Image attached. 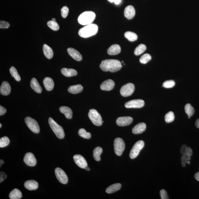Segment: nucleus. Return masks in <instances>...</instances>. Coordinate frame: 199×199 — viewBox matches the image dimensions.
I'll list each match as a JSON object with an SVG mask.
<instances>
[{
    "instance_id": "a211bd4d",
    "label": "nucleus",
    "mask_w": 199,
    "mask_h": 199,
    "mask_svg": "<svg viewBox=\"0 0 199 199\" xmlns=\"http://www.w3.org/2000/svg\"><path fill=\"white\" fill-rule=\"evenodd\" d=\"M11 87L8 82L4 81L1 84L0 87V93L4 95H9L11 92Z\"/></svg>"
},
{
    "instance_id": "b1692460",
    "label": "nucleus",
    "mask_w": 199,
    "mask_h": 199,
    "mask_svg": "<svg viewBox=\"0 0 199 199\" xmlns=\"http://www.w3.org/2000/svg\"><path fill=\"white\" fill-rule=\"evenodd\" d=\"M60 112L64 114L65 117L68 119H71L72 118L73 112L70 108L66 106H62L60 108Z\"/></svg>"
},
{
    "instance_id": "f03ea898",
    "label": "nucleus",
    "mask_w": 199,
    "mask_h": 199,
    "mask_svg": "<svg viewBox=\"0 0 199 199\" xmlns=\"http://www.w3.org/2000/svg\"><path fill=\"white\" fill-rule=\"evenodd\" d=\"M98 27L94 24L86 25L80 29L78 32L80 36L83 38H88L94 36L98 33Z\"/></svg>"
},
{
    "instance_id": "f3484780",
    "label": "nucleus",
    "mask_w": 199,
    "mask_h": 199,
    "mask_svg": "<svg viewBox=\"0 0 199 199\" xmlns=\"http://www.w3.org/2000/svg\"><path fill=\"white\" fill-rule=\"evenodd\" d=\"M69 55L75 60L78 61H80L82 60V57L79 52L75 49L70 48L67 49Z\"/></svg>"
},
{
    "instance_id": "1a4fd4ad",
    "label": "nucleus",
    "mask_w": 199,
    "mask_h": 199,
    "mask_svg": "<svg viewBox=\"0 0 199 199\" xmlns=\"http://www.w3.org/2000/svg\"><path fill=\"white\" fill-rule=\"evenodd\" d=\"M135 90V86L133 83H128L122 86L120 90L121 95L124 97L130 96Z\"/></svg>"
},
{
    "instance_id": "72a5a7b5",
    "label": "nucleus",
    "mask_w": 199,
    "mask_h": 199,
    "mask_svg": "<svg viewBox=\"0 0 199 199\" xmlns=\"http://www.w3.org/2000/svg\"><path fill=\"white\" fill-rule=\"evenodd\" d=\"M9 71H10V72L12 77H13L16 80L19 82L21 80V78L17 69L14 67L12 66Z\"/></svg>"
},
{
    "instance_id": "412c9836",
    "label": "nucleus",
    "mask_w": 199,
    "mask_h": 199,
    "mask_svg": "<svg viewBox=\"0 0 199 199\" xmlns=\"http://www.w3.org/2000/svg\"><path fill=\"white\" fill-rule=\"evenodd\" d=\"M43 84L46 90L50 91L53 89L54 86V83L52 78L50 77H46L43 80Z\"/></svg>"
},
{
    "instance_id": "aec40b11",
    "label": "nucleus",
    "mask_w": 199,
    "mask_h": 199,
    "mask_svg": "<svg viewBox=\"0 0 199 199\" xmlns=\"http://www.w3.org/2000/svg\"><path fill=\"white\" fill-rule=\"evenodd\" d=\"M24 186L25 188L28 190H34L38 189L39 184L37 181L34 180H29L25 181Z\"/></svg>"
},
{
    "instance_id": "c85d7f7f",
    "label": "nucleus",
    "mask_w": 199,
    "mask_h": 199,
    "mask_svg": "<svg viewBox=\"0 0 199 199\" xmlns=\"http://www.w3.org/2000/svg\"><path fill=\"white\" fill-rule=\"evenodd\" d=\"M121 185L120 183H116L112 185L106 189V192L108 194H111L117 192L120 189Z\"/></svg>"
},
{
    "instance_id": "ea45409f",
    "label": "nucleus",
    "mask_w": 199,
    "mask_h": 199,
    "mask_svg": "<svg viewBox=\"0 0 199 199\" xmlns=\"http://www.w3.org/2000/svg\"><path fill=\"white\" fill-rule=\"evenodd\" d=\"M175 85V82L173 80H168L165 81L163 83V87L165 88H172Z\"/></svg>"
},
{
    "instance_id": "37998d69",
    "label": "nucleus",
    "mask_w": 199,
    "mask_h": 199,
    "mask_svg": "<svg viewBox=\"0 0 199 199\" xmlns=\"http://www.w3.org/2000/svg\"><path fill=\"white\" fill-rule=\"evenodd\" d=\"M10 27V24L8 22L1 20L0 22V28H7Z\"/></svg>"
},
{
    "instance_id": "5701e85b",
    "label": "nucleus",
    "mask_w": 199,
    "mask_h": 199,
    "mask_svg": "<svg viewBox=\"0 0 199 199\" xmlns=\"http://www.w3.org/2000/svg\"><path fill=\"white\" fill-rule=\"evenodd\" d=\"M121 49L120 46L118 44H114L110 47L107 50L108 54L114 55L118 54L121 52Z\"/></svg>"
},
{
    "instance_id": "79ce46f5",
    "label": "nucleus",
    "mask_w": 199,
    "mask_h": 199,
    "mask_svg": "<svg viewBox=\"0 0 199 199\" xmlns=\"http://www.w3.org/2000/svg\"><path fill=\"white\" fill-rule=\"evenodd\" d=\"M160 196L161 197V199H169L168 198V195L166 191L165 190V189H162V190H161L160 191Z\"/></svg>"
},
{
    "instance_id": "a19ab883",
    "label": "nucleus",
    "mask_w": 199,
    "mask_h": 199,
    "mask_svg": "<svg viewBox=\"0 0 199 199\" xmlns=\"http://www.w3.org/2000/svg\"><path fill=\"white\" fill-rule=\"evenodd\" d=\"M69 9L66 6H63L61 9V13L62 17L63 18H66L67 16L69 13Z\"/></svg>"
},
{
    "instance_id": "c03bdc74",
    "label": "nucleus",
    "mask_w": 199,
    "mask_h": 199,
    "mask_svg": "<svg viewBox=\"0 0 199 199\" xmlns=\"http://www.w3.org/2000/svg\"><path fill=\"white\" fill-rule=\"evenodd\" d=\"M181 161L182 166L183 167H185L186 164L187 163L188 160L184 156L182 155V157H181Z\"/></svg>"
},
{
    "instance_id": "5fc2aeb1",
    "label": "nucleus",
    "mask_w": 199,
    "mask_h": 199,
    "mask_svg": "<svg viewBox=\"0 0 199 199\" xmlns=\"http://www.w3.org/2000/svg\"><path fill=\"white\" fill-rule=\"evenodd\" d=\"M4 161H3L2 160H1V165L3 164H4Z\"/></svg>"
},
{
    "instance_id": "393cba45",
    "label": "nucleus",
    "mask_w": 199,
    "mask_h": 199,
    "mask_svg": "<svg viewBox=\"0 0 199 199\" xmlns=\"http://www.w3.org/2000/svg\"><path fill=\"white\" fill-rule=\"evenodd\" d=\"M43 51L44 55L47 58L51 59L53 57L54 55L53 50L47 44H44L43 45Z\"/></svg>"
},
{
    "instance_id": "4c0bfd02",
    "label": "nucleus",
    "mask_w": 199,
    "mask_h": 199,
    "mask_svg": "<svg viewBox=\"0 0 199 199\" xmlns=\"http://www.w3.org/2000/svg\"><path fill=\"white\" fill-rule=\"evenodd\" d=\"M48 26L51 29L54 30V31H57L60 28L59 25L55 21L51 20L48 22L47 23Z\"/></svg>"
},
{
    "instance_id": "09e8293b",
    "label": "nucleus",
    "mask_w": 199,
    "mask_h": 199,
    "mask_svg": "<svg viewBox=\"0 0 199 199\" xmlns=\"http://www.w3.org/2000/svg\"><path fill=\"white\" fill-rule=\"evenodd\" d=\"M187 146L186 145H183L182 147H181L180 150V153L182 155L186 153V149H187Z\"/></svg>"
},
{
    "instance_id": "20e7f679",
    "label": "nucleus",
    "mask_w": 199,
    "mask_h": 199,
    "mask_svg": "<svg viewBox=\"0 0 199 199\" xmlns=\"http://www.w3.org/2000/svg\"><path fill=\"white\" fill-rule=\"evenodd\" d=\"M49 125L54 133L58 138L63 139L65 137V133L63 127L59 125L52 118L48 119Z\"/></svg>"
},
{
    "instance_id": "3c124183",
    "label": "nucleus",
    "mask_w": 199,
    "mask_h": 199,
    "mask_svg": "<svg viewBox=\"0 0 199 199\" xmlns=\"http://www.w3.org/2000/svg\"><path fill=\"white\" fill-rule=\"evenodd\" d=\"M195 125L197 128H199V119H197L196 121Z\"/></svg>"
},
{
    "instance_id": "2eb2a0df",
    "label": "nucleus",
    "mask_w": 199,
    "mask_h": 199,
    "mask_svg": "<svg viewBox=\"0 0 199 199\" xmlns=\"http://www.w3.org/2000/svg\"><path fill=\"white\" fill-rule=\"evenodd\" d=\"M115 83L111 79H108L104 81L100 85V89L103 90L110 91L114 88Z\"/></svg>"
},
{
    "instance_id": "2f4dec72",
    "label": "nucleus",
    "mask_w": 199,
    "mask_h": 199,
    "mask_svg": "<svg viewBox=\"0 0 199 199\" xmlns=\"http://www.w3.org/2000/svg\"><path fill=\"white\" fill-rule=\"evenodd\" d=\"M185 111L188 116L189 119H190V117L193 115L195 112L194 108L189 104H187L185 106Z\"/></svg>"
},
{
    "instance_id": "9d476101",
    "label": "nucleus",
    "mask_w": 199,
    "mask_h": 199,
    "mask_svg": "<svg viewBox=\"0 0 199 199\" xmlns=\"http://www.w3.org/2000/svg\"><path fill=\"white\" fill-rule=\"evenodd\" d=\"M55 174L57 179L63 184L67 183L68 179L67 176L64 171L60 168H57L55 169Z\"/></svg>"
},
{
    "instance_id": "6ab92c4d",
    "label": "nucleus",
    "mask_w": 199,
    "mask_h": 199,
    "mask_svg": "<svg viewBox=\"0 0 199 199\" xmlns=\"http://www.w3.org/2000/svg\"><path fill=\"white\" fill-rule=\"evenodd\" d=\"M146 129V124L142 122L135 125L132 130V132L135 134H141L145 131Z\"/></svg>"
},
{
    "instance_id": "cd10ccee",
    "label": "nucleus",
    "mask_w": 199,
    "mask_h": 199,
    "mask_svg": "<svg viewBox=\"0 0 199 199\" xmlns=\"http://www.w3.org/2000/svg\"><path fill=\"white\" fill-rule=\"evenodd\" d=\"M9 197L10 199H19L22 198V194L19 189H15L10 192Z\"/></svg>"
},
{
    "instance_id": "de8ad7c7",
    "label": "nucleus",
    "mask_w": 199,
    "mask_h": 199,
    "mask_svg": "<svg viewBox=\"0 0 199 199\" xmlns=\"http://www.w3.org/2000/svg\"><path fill=\"white\" fill-rule=\"evenodd\" d=\"M7 178V176L5 174V173L1 171V183L4 180Z\"/></svg>"
},
{
    "instance_id": "0eeeda50",
    "label": "nucleus",
    "mask_w": 199,
    "mask_h": 199,
    "mask_svg": "<svg viewBox=\"0 0 199 199\" xmlns=\"http://www.w3.org/2000/svg\"><path fill=\"white\" fill-rule=\"evenodd\" d=\"M25 124L29 129L33 133H40V128L39 124L36 120L29 117L25 119Z\"/></svg>"
},
{
    "instance_id": "bf43d9fd",
    "label": "nucleus",
    "mask_w": 199,
    "mask_h": 199,
    "mask_svg": "<svg viewBox=\"0 0 199 199\" xmlns=\"http://www.w3.org/2000/svg\"><path fill=\"white\" fill-rule=\"evenodd\" d=\"M1 126H2V125H1V123L0 124V128H1Z\"/></svg>"
},
{
    "instance_id": "f704fd0d",
    "label": "nucleus",
    "mask_w": 199,
    "mask_h": 199,
    "mask_svg": "<svg viewBox=\"0 0 199 199\" xmlns=\"http://www.w3.org/2000/svg\"><path fill=\"white\" fill-rule=\"evenodd\" d=\"M78 134L80 136L85 139H89L91 137V133L86 131L83 128H81L79 130Z\"/></svg>"
},
{
    "instance_id": "7ed1b4c3",
    "label": "nucleus",
    "mask_w": 199,
    "mask_h": 199,
    "mask_svg": "<svg viewBox=\"0 0 199 199\" xmlns=\"http://www.w3.org/2000/svg\"><path fill=\"white\" fill-rule=\"evenodd\" d=\"M95 14L91 11H86L83 13L78 18V22L80 24L86 25L92 24L95 19Z\"/></svg>"
},
{
    "instance_id": "4be33fe9",
    "label": "nucleus",
    "mask_w": 199,
    "mask_h": 199,
    "mask_svg": "<svg viewBox=\"0 0 199 199\" xmlns=\"http://www.w3.org/2000/svg\"><path fill=\"white\" fill-rule=\"evenodd\" d=\"M30 86L36 93H41L42 92V87L35 78L32 79L30 82Z\"/></svg>"
},
{
    "instance_id": "864d4df0",
    "label": "nucleus",
    "mask_w": 199,
    "mask_h": 199,
    "mask_svg": "<svg viewBox=\"0 0 199 199\" xmlns=\"http://www.w3.org/2000/svg\"><path fill=\"white\" fill-rule=\"evenodd\" d=\"M85 169L86 170H87V171H89V170H90V168H89L88 166L86 167V168H85Z\"/></svg>"
},
{
    "instance_id": "6e6d98bb",
    "label": "nucleus",
    "mask_w": 199,
    "mask_h": 199,
    "mask_svg": "<svg viewBox=\"0 0 199 199\" xmlns=\"http://www.w3.org/2000/svg\"><path fill=\"white\" fill-rule=\"evenodd\" d=\"M108 1H110V2H112V3L113 2H114V0H108Z\"/></svg>"
},
{
    "instance_id": "a18cd8bd",
    "label": "nucleus",
    "mask_w": 199,
    "mask_h": 199,
    "mask_svg": "<svg viewBox=\"0 0 199 199\" xmlns=\"http://www.w3.org/2000/svg\"><path fill=\"white\" fill-rule=\"evenodd\" d=\"M6 111L7 110H6V108L3 107L1 106H0V116L4 115V114L6 113Z\"/></svg>"
},
{
    "instance_id": "4d7b16f0",
    "label": "nucleus",
    "mask_w": 199,
    "mask_h": 199,
    "mask_svg": "<svg viewBox=\"0 0 199 199\" xmlns=\"http://www.w3.org/2000/svg\"><path fill=\"white\" fill-rule=\"evenodd\" d=\"M187 164L188 165L190 164V161H188Z\"/></svg>"
},
{
    "instance_id": "58836bf2",
    "label": "nucleus",
    "mask_w": 199,
    "mask_h": 199,
    "mask_svg": "<svg viewBox=\"0 0 199 199\" xmlns=\"http://www.w3.org/2000/svg\"><path fill=\"white\" fill-rule=\"evenodd\" d=\"M151 55L148 54H146L142 56L140 58L139 61L142 64H146L151 60Z\"/></svg>"
},
{
    "instance_id": "4468645a",
    "label": "nucleus",
    "mask_w": 199,
    "mask_h": 199,
    "mask_svg": "<svg viewBox=\"0 0 199 199\" xmlns=\"http://www.w3.org/2000/svg\"><path fill=\"white\" fill-rule=\"evenodd\" d=\"M133 121V118L130 117H122L118 118L116 120V124L121 127L130 125Z\"/></svg>"
},
{
    "instance_id": "7c9ffc66",
    "label": "nucleus",
    "mask_w": 199,
    "mask_h": 199,
    "mask_svg": "<svg viewBox=\"0 0 199 199\" xmlns=\"http://www.w3.org/2000/svg\"><path fill=\"white\" fill-rule=\"evenodd\" d=\"M125 37L129 41L133 42L138 39V36L135 33L131 31H127L125 33Z\"/></svg>"
},
{
    "instance_id": "bb28decb",
    "label": "nucleus",
    "mask_w": 199,
    "mask_h": 199,
    "mask_svg": "<svg viewBox=\"0 0 199 199\" xmlns=\"http://www.w3.org/2000/svg\"><path fill=\"white\" fill-rule=\"evenodd\" d=\"M83 87L80 85H77L71 86L68 89V91L69 93L73 94H76L82 91Z\"/></svg>"
},
{
    "instance_id": "dca6fc26",
    "label": "nucleus",
    "mask_w": 199,
    "mask_h": 199,
    "mask_svg": "<svg viewBox=\"0 0 199 199\" xmlns=\"http://www.w3.org/2000/svg\"><path fill=\"white\" fill-rule=\"evenodd\" d=\"M124 15L125 17L130 20L133 19L135 15V10L134 7L132 5H129L125 8Z\"/></svg>"
},
{
    "instance_id": "13d9d810",
    "label": "nucleus",
    "mask_w": 199,
    "mask_h": 199,
    "mask_svg": "<svg viewBox=\"0 0 199 199\" xmlns=\"http://www.w3.org/2000/svg\"><path fill=\"white\" fill-rule=\"evenodd\" d=\"M52 20L53 21H55L56 20L55 18H52Z\"/></svg>"
},
{
    "instance_id": "39448f33",
    "label": "nucleus",
    "mask_w": 199,
    "mask_h": 199,
    "mask_svg": "<svg viewBox=\"0 0 199 199\" xmlns=\"http://www.w3.org/2000/svg\"><path fill=\"white\" fill-rule=\"evenodd\" d=\"M88 117L92 123L95 125L100 126L102 124L103 121L101 116L96 110L94 109L90 110Z\"/></svg>"
},
{
    "instance_id": "9b49d317",
    "label": "nucleus",
    "mask_w": 199,
    "mask_h": 199,
    "mask_svg": "<svg viewBox=\"0 0 199 199\" xmlns=\"http://www.w3.org/2000/svg\"><path fill=\"white\" fill-rule=\"evenodd\" d=\"M144 104L145 102L142 100H133L126 103L125 107L127 109L141 108L144 106Z\"/></svg>"
},
{
    "instance_id": "8fccbe9b",
    "label": "nucleus",
    "mask_w": 199,
    "mask_h": 199,
    "mask_svg": "<svg viewBox=\"0 0 199 199\" xmlns=\"http://www.w3.org/2000/svg\"><path fill=\"white\" fill-rule=\"evenodd\" d=\"M194 177L196 180L199 181V172L196 173Z\"/></svg>"
},
{
    "instance_id": "603ef678",
    "label": "nucleus",
    "mask_w": 199,
    "mask_h": 199,
    "mask_svg": "<svg viewBox=\"0 0 199 199\" xmlns=\"http://www.w3.org/2000/svg\"><path fill=\"white\" fill-rule=\"evenodd\" d=\"M121 2V0H114V2L116 4H119Z\"/></svg>"
},
{
    "instance_id": "c9c22d12",
    "label": "nucleus",
    "mask_w": 199,
    "mask_h": 199,
    "mask_svg": "<svg viewBox=\"0 0 199 199\" xmlns=\"http://www.w3.org/2000/svg\"><path fill=\"white\" fill-rule=\"evenodd\" d=\"M174 113L172 111H170L165 114V121L166 123H170L174 121Z\"/></svg>"
},
{
    "instance_id": "423d86ee",
    "label": "nucleus",
    "mask_w": 199,
    "mask_h": 199,
    "mask_svg": "<svg viewBox=\"0 0 199 199\" xmlns=\"http://www.w3.org/2000/svg\"><path fill=\"white\" fill-rule=\"evenodd\" d=\"M114 146L116 155L118 156L121 155L125 148V144L124 140L121 138H116L114 141Z\"/></svg>"
},
{
    "instance_id": "ddd939ff",
    "label": "nucleus",
    "mask_w": 199,
    "mask_h": 199,
    "mask_svg": "<svg viewBox=\"0 0 199 199\" xmlns=\"http://www.w3.org/2000/svg\"><path fill=\"white\" fill-rule=\"evenodd\" d=\"M74 160L76 165L79 168H85L87 166V163L86 159L82 155L76 154L74 156Z\"/></svg>"
},
{
    "instance_id": "f257e3e1",
    "label": "nucleus",
    "mask_w": 199,
    "mask_h": 199,
    "mask_svg": "<svg viewBox=\"0 0 199 199\" xmlns=\"http://www.w3.org/2000/svg\"><path fill=\"white\" fill-rule=\"evenodd\" d=\"M100 67L103 71L115 72L119 71L122 68L121 63L116 60H103Z\"/></svg>"
},
{
    "instance_id": "49530a36",
    "label": "nucleus",
    "mask_w": 199,
    "mask_h": 199,
    "mask_svg": "<svg viewBox=\"0 0 199 199\" xmlns=\"http://www.w3.org/2000/svg\"><path fill=\"white\" fill-rule=\"evenodd\" d=\"M186 154H187V155L190 156L191 157L192 154V149H191V148L189 147H187V149H186Z\"/></svg>"
},
{
    "instance_id": "473e14b6",
    "label": "nucleus",
    "mask_w": 199,
    "mask_h": 199,
    "mask_svg": "<svg viewBox=\"0 0 199 199\" xmlns=\"http://www.w3.org/2000/svg\"><path fill=\"white\" fill-rule=\"evenodd\" d=\"M146 47L145 45L143 44H140L135 49L134 51L135 55L137 56L141 55L142 54L144 53L146 51Z\"/></svg>"
},
{
    "instance_id": "c756f323",
    "label": "nucleus",
    "mask_w": 199,
    "mask_h": 199,
    "mask_svg": "<svg viewBox=\"0 0 199 199\" xmlns=\"http://www.w3.org/2000/svg\"><path fill=\"white\" fill-rule=\"evenodd\" d=\"M103 152V149L100 147L95 148L93 151V157L97 161L100 160V155Z\"/></svg>"
},
{
    "instance_id": "a878e982",
    "label": "nucleus",
    "mask_w": 199,
    "mask_h": 199,
    "mask_svg": "<svg viewBox=\"0 0 199 199\" xmlns=\"http://www.w3.org/2000/svg\"><path fill=\"white\" fill-rule=\"evenodd\" d=\"M61 72L63 75L66 77H70L76 76L78 74L77 72L73 69H68L63 68L61 70Z\"/></svg>"
},
{
    "instance_id": "6e6552de",
    "label": "nucleus",
    "mask_w": 199,
    "mask_h": 199,
    "mask_svg": "<svg viewBox=\"0 0 199 199\" xmlns=\"http://www.w3.org/2000/svg\"><path fill=\"white\" fill-rule=\"evenodd\" d=\"M144 146V142L139 141L135 143L130 151V157L131 159H134L138 157L140 151Z\"/></svg>"
},
{
    "instance_id": "e433bc0d",
    "label": "nucleus",
    "mask_w": 199,
    "mask_h": 199,
    "mask_svg": "<svg viewBox=\"0 0 199 199\" xmlns=\"http://www.w3.org/2000/svg\"><path fill=\"white\" fill-rule=\"evenodd\" d=\"M10 141L7 136H4L0 139V148H3L8 145Z\"/></svg>"
},
{
    "instance_id": "f8f14e48",
    "label": "nucleus",
    "mask_w": 199,
    "mask_h": 199,
    "mask_svg": "<svg viewBox=\"0 0 199 199\" xmlns=\"http://www.w3.org/2000/svg\"><path fill=\"white\" fill-rule=\"evenodd\" d=\"M24 162L27 165L30 166H34L37 164L36 157L33 154L30 152L28 153L25 154Z\"/></svg>"
}]
</instances>
